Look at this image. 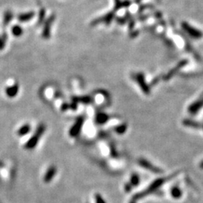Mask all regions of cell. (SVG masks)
I'll use <instances>...</instances> for the list:
<instances>
[{
    "label": "cell",
    "mask_w": 203,
    "mask_h": 203,
    "mask_svg": "<svg viewBox=\"0 0 203 203\" xmlns=\"http://www.w3.org/2000/svg\"><path fill=\"white\" fill-rule=\"evenodd\" d=\"M83 123H84V118L83 117H79L77 118L76 123H75V125L72 126V128L70 130V134L72 136H75L80 132L81 126H82Z\"/></svg>",
    "instance_id": "6da1fadb"
},
{
    "label": "cell",
    "mask_w": 203,
    "mask_h": 203,
    "mask_svg": "<svg viewBox=\"0 0 203 203\" xmlns=\"http://www.w3.org/2000/svg\"><path fill=\"white\" fill-rule=\"evenodd\" d=\"M18 90H19V87L17 84H14V85L8 87L5 90V93L8 97H14L17 94Z\"/></svg>",
    "instance_id": "7a4b0ae2"
},
{
    "label": "cell",
    "mask_w": 203,
    "mask_h": 203,
    "mask_svg": "<svg viewBox=\"0 0 203 203\" xmlns=\"http://www.w3.org/2000/svg\"><path fill=\"white\" fill-rule=\"evenodd\" d=\"M53 16L50 17L48 20H47V23H46L45 26V28H44V31H43V36L45 38H48L50 36V28H51V26L52 24L53 20Z\"/></svg>",
    "instance_id": "3957f363"
},
{
    "label": "cell",
    "mask_w": 203,
    "mask_h": 203,
    "mask_svg": "<svg viewBox=\"0 0 203 203\" xmlns=\"http://www.w3.org/2000/svg\"><path fill=\"white\" fill-rule=\"evenodd\" d=\"M33 16H34V12H27V13H24V14H20L17 18L20 22H26L32 19Z\"/></svg>",
    "instance_id": "277c9868"
},
{
    "label": "cell",
    "mask_w": 203,
    "mask_h": 203,
    "mask_svg": "<svg viewBox=\"0 0 203 203\" xmlns=\"http://www.w3.org/2000/svg\"><path fill=\"white\" fill-rule=\"evenodd\" d=\"M12 33L14 34V36H21L22 33H23V29H22L20 26H14V27H12Z\"/></svg>",
    "instance_id": "5b68a950"
},
{
    "label": "cell",
    "mask_w": 203,
    "mask_h": 203,
    "mask_svg": "<svg viewBox=\"0 0 203 203\" xmlns=\"http://www.w3.org/2000/svg\"><path fill=\"white\" fill-rule=\"evenodd\" d=\"M108 120V115L104 113H99L97 116V121L98 123H103Z\"/></svg>",
    "instance_id": "8992f818"
},
{
    "label": "cell",
    "mask_w": 203,
    "mask_h": 203,
    "mask_svg": "<svg viewBox=\"0 0 203 203\" xmlns=\"http://www.w3.org/2000/svg\"><path fill=\"white\" fill-rule=\"evenodd\" d=\"M12 19V13L10 12H5L4 14V20H3V24L5 26L8 25V23L10 22V20Z\"/></svg>",
    "instance_id": "52a82bcc"
},
{
    "label": "cell",
    "mask_w": 203,
    "mask_h": 203,
    "mask_svg": "<svg viewBox=\"0 0 203 203\" xmlns=\"http://www.w3.org/2000/svg\"><path fill=\"white\" fill-rule=\"evenodd\" d=\"M74 101L75 102H81L84 103H89L90 102V97H75L74 98Z\"/></svg>",
    "instance_id": "ba28073f"
},
{
    "label": "cell",
    "mask_w": 203,
    "mask_h": 203,
    "mask_svg": "<svg viewBox=\"0 0 203 203\" xmlns=\"http://www.w3.org/2000/svg\"><path fill=\"white\" fill-rule=\"evenodd\" d=\"M29 130V126H27V125H26L24 126H22L21 128L19 130V133L20 135H24L27 133V132H28Z\"/></svg>",
    "instance_id": "9c48e42d"
},
{
    "label": "cell",
    "mask_w": 203,
    "mask_h": 203,
    "mask_svg": "<svg viewBox=\"0 0 203 203\" xmlns=\"http://www.w3.org/2000/svg\"><path fill=\"white\" fill-rule=\"evenodd\" d=\"M5 42V41H4V39H3L2 38H1V37H0V50H2L3 48H4Z\"/></svg>",
    "instance_id": "30bf717a"
}]
</instances>
